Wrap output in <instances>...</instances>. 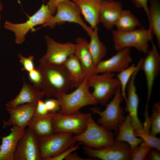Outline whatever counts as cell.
Returning <instances> with one entry per match:
<instances>
[{"label": "cell", "instance_id": "obj_17", "mask_svg": "<svg viewBox=\"0 0 160 160\" xmlns=\"http://www.w3.org/2000/svg\"><path fill=\"white\" fill-rule=\"evenodd\" d=\"M130 48L117 51L116 54L105 60H102L96 66V74L105 72L119 73L129 66L132 61Z\"/></svg>", "mask_w": 160, "mask_h": 160}, {"label": "cell", "instance_id": "obj_6", "mask_svg": "<svg viewBox=\"0 0 160 160\" xmlns=\"http://www.w3.org/2000/svg\"><path fill=\"white\" fill-rule=\"evenodd\" d=\"M114 73L105 72L93 75L87 79L89 87L93 88L91 93L98 103L106 105L114 95L120 83Z\"/></svg>", "mask_w": 160, "mask_h": 160}, {"label": "cell", "instance_id": "obj_29", "mask_svg": "<svg viewBox=\"0 0 160 160\" xmlns=\"http://www.w3.org/2000/svg\"><path fill=\"white\" fill-rule=\"evenodd\" d=\"M137 65L133 64L122 70L117 74V78L120 83V88L121 95L126 101V91L128 82L132 76L137 68Z\"/></svg>", "mask_w": 160, "mask_h": 160}, {"label": "cell", "instance_id": "obj_3", "mask_svg": "<svg viewBox=\"0 0 160 160\" xmlns=\"http://www.w3.org/2000/svg\"><path fill=\"white\" fill-rule=\"evenodd\" d=\"M115 134L96 123L91 115L86 127L81 133L74 136L75 140L84 146L99 149L112 145L115 140Z\"/></svg>", "mask_w": 160, "mask_h": 160}, {"label": "cell", "instance_id": "obj_9", "mask_svg": "<svg viewBox=\"0 0 160 160\" xmlns=\"http://www.w3.org/2000/svg\"><path fill=\"white\" fill-rule=\"evenodd\" d=\"M56 13L49 22L41 28L49 27L54 28L57 25H60L66 22L75 23L79 25L89 36L93 29L84 22L81 16L78 7L70 0H66L59 3L56 7Z\"/></svg>", "mask_w": 160, "mask_h": 160}, {"label": "cell", "instance_id": "obj_33", "mask_svg": "<svg viewBox=\"0 0 160 160\" xmlns=\"http://www.w3.org/2000/svg\"><path fill=\"white\" fill-rule=\"evenodd\" d=\"M18 57L19 61L23 66L22 68V71L28 72L35 68L33 56L31 55L28 57H26L23 56L21 54L19 53L18 54Z\"/></svg>", "mask_w": 160, "mask_h": 160}, {"label": "cell", "instance_id": "obj_25", "mask_svg": "<svg viewBox=\"0 0 160 160\" xmlns=\"http://www.w3.org/2000/svg\"><path fill=\"white\" fill-rule=\"evenodd\" d=\"M63 65L68 75L72 87L77 88L85 79L83 70L79 60L74 54H72Z\"/></svg>", "mask_w": 160, "mask_h": 160}, {"label": "cell", "instance_id": "obj_16", "mask_svg": "<svg viewBox=\"0 0 160 160\" xmlns=\"http://www.w3.org/2000/svg\"><path fill=\"white\" fill-rule=\"evenodd\" d=\"M36 103H25L5 109L10 115L7 121H3L4 127L17 126L25 129L28 126L36 114Z\"/></svg>", "mask_w": 160, "mask_h": 160}, {"label": "cell", "instance_id": "obj_13", "mask_svg": "<svg viewBox=\"0 0 160 160\" xmlns=\"http://www.w3.org/2000/svg\"><path fill=\"white\" fill-rule=\"evenodd\" d=\"M152 48L148 51L147 55L143 58L141 70L144 71L146 77L147 97L146 107H148L154 81L160 71V56L157 47L152 40Z\"/></svg>", "mask_w": 160, "mask_h": 160}, {"label": "cell", "instance_id": "obj_8", "mask_svg": "<svg viewBox=\"0 0 160 160\" xmlns=\"http://www.w3.org/2000/svg\"><path fill=\"white\" fill-rule=\"evenodd\" d=\"M53 16L48 5L43 3L37 11L30 17L26 22L14 23L7 20L4 23V27L14 33L15 43L20 44L24 41L26 35L31 29L37 25H43L47 23L51 20Z\"/></svg>", "mask_w": 160, "mask_h": 160}, {"label": "cell", "instance_id": "obj_10", "mask_svg": "<svg viewBox=\"0 0 160 160\" xmlns=\"http://www.w3.org/2000/svg\"><path fill=\"white\" fill-rule=\"evenodd\" d=\"M73 134L54 133L39 139V146L41 160H49L56 156L77 142Z\"/></svg>", "mask_w": 160, "mask_h": 160}, {"label": "cell", "instance_id": "obj_14", "mask_svg": "<svg viewBox=\"0 0 160 160\" xmlns=\"http://www.w3.org/2000/svg\"><path fill=\"white\" fill-rule=\"evenodd\" d=\"M39 139L28 127L20 139L14 156V160H41Z\"/></svg>", "mask_w": 160, "mask_h": 160}, {"label": "cell", "instance_id": "obj_34", "mask_svg": "<svg viewBox=\"0 0 160 160\" xmlns=\"http://www.w3.org/2000/svg\"><path fill=\"white\" fill-rule=\"evenodd\" d=\"M28 78L33 86L40 89L42 81V76L39 70L37 68L28 72Z\"/></svg>", "mask_w": 160, "mask_h": 160}, {"label": "cell", "instance_id": "obj_24", "mask_svg": "<svg viewBox=\"0 0 160 160\" xmlns=\"http://www.w3.org/2000/svg\"><path fill=\"white\" fill-rule=\"evenodd\" d=\"M28 127L39 139L55 133L49 112L47 115L44 116L36 114Z\"/></svg>", "mask_w": 160, "mask_h": 160}, {"label": "cell", "instance_id": "obj_26", "mask_svg": "<svg viewBox=\"0 0 160 160\" xmlns=\"http://www.w3.org/2000/svg\"><path fill=\"white\" fill-rule=\"evenodd\" d=\"M98 30V26L93 29L92 33L89 36L90 40L88 43L90 54L96 66L105 57L107 53V47L99 39Z\"/></svg>", "mask_w": 160, "mask_h": 160}, {"label": "cell", "instance_id": "obj_15", "mask_svg": "<svg viewBox=\"0 0 160 160\" xmlns=\"http://www.w3.org/2000/svg\"><path fill=\"white\" fill-rule=\"evenodd\" d=\"M142 60L143 58L139 60L137 65V69L131 77L126 89L127 96L125 110L129 113L135 132L141 131L143 128V125L138 117L139 99L137 93L136 87L135 82L137 75L141 70Z\"/></svg>", "mask_w": 160, "mask_h": 160}, {"label": "cell", "instance_id": "obj_22", "mask_svg": "<svg viewBox=\"0 0 160 160\" xmlns=\"http://www.w3.org/2000/svg\"><path fill=\"white\" fill-rule=\"evenodd\" d=\"M80 11L90 26L94 28L100 23L99 12L103 0H72Z\"/></svg>", "mask_w": 160, "mask_h": 160}, {"label": "cell", "instance_id": "obj_35", "mask_svg": "<svg viewBox=\"0 0 160 160\" xmlns=\"http://www.w3.org/2000/svg\"><path fill=\"white\" fill-rule=\"evenodd\" d=\"M79 144H74L69 147L59 155L50 158L49 160H62L65 158L71 153L80 148Z\"/></svg>", "mask_w": 160, "mask_h": 160}, {"label": "cell", "instance_id": "obj_38", "mask_svg": "<svg viewBox=\"0 0 160 160\" xmlns=\"http://www.w3.org/2000/svg\"><path fill=\"white\" fill-rule=\"evenodd\" d=\"M49 113L44 102L41 99L38 100L36 104V114L39 115L44 116L47 115Z\"/></svg>", "mask_w": 160, "mask_h": 160}, {"label": "cell", "instance_id": "obj_40", "mask_svg": "<svg viewBox=\"0 0 160 160\" xmlns=\"http://www.w3.org/2000/svg\"><path fill=\"white\" fill-rule=\"evenodd\" d=\"M65 0H49L47 4L53 15L55 14L56 12L57 5Z\"/></svg>", "mask_w": 160, "mask_h": 160}, {"label": "cell", "instance_id": "obj_1", "mask_svg": "<svg viewBox=\"0 0 160 160\" xmlns=\"http://www.w3.org/2000/svg\"><path fill=\"white\" fill-rule=\"evenodd\" d=\"M37 68L42 76L40 89L49 97L56 98L67 93L72 87L68 75L63 66L39 63Z\"/></svg>", "mask_w": 160, "mask_h": 160}, {"label": "cell", "instance_id": "obj_28", "mask_svg": "<svg viewBox=\"0 0 160 160\" xmlns=\"http://www.w3.org/2000/svg\"><path fill=\"white\" fill-rule=\"evenodd\" d=\"M141 23L139 20L130 10H123L115 25L117 30L121 31H128L140 27Z\"/></svg>", "mask_w": 160, "mask_h": 160}, {"label": "cell", "instance_id": "obj_31", "mask_svg": "<svg viewBox=\"0 0 160 160\" xmlns=\"http://www.w3.org/2000/svg\"><path fill=\"white\" fill-rule=\"evenodd\" d=\"M136 135L141 138L152 148L160 150V139L156 136L152 135L149 133L144 132L142 131L135 132Z\"/></svg>", "mask_w": 160, "mask_h": 160}, {"label": "cell", "instance_id": "obj_4", "mask_svg": "<svg viewBox=\"0 0 160 160\" xmlns=\"http://www.w3.org/2000/svg\"><path fill=\"white\" fill-rule=\"evenodd\" d=\"M85 79L82 84L71 93H62L57 97L60 104L59 112L65 114H71L88 105H96L97 102L89 90Z\"/></svg>", "mask_w": 160, "mask_h": 160}, {"label": "cell", "instance_id": "obj_43", "mask_svg": "<svg viewBox=\"0 0 160 160\" xmlns=\"http://www.w3.org/2000/svg\"><path fill=\"white\" fill-rule=\"evenodd\" d=\"M1 15L0 12V25H1Z\"/></svg>", "mask_w": 160, "mask_h": 160}, {"label": "cell", "instance_id": "obj_23", "mask_svg": "<svg viewBox=\"0 0 160 160\" xmlns=\"http://www.w3.org/2000/svg\"><path fill=\"white\" fill-rule=\"evenodd\" d=\"M116 137V140L129 145L130 153L143 142L141 138L136 135L129 114L125 116L124 120L118 126V134Z\"/></svg>", "mask_w": 160, "mask_h": 160}, {"label": "cell", "instance_id": "obj_41", "mask_svg": "<svg viewBox=\"0 0 160 160\" xmlns=\"http://www.w3.org/2000/svg\"><path fill=\"white\" fill-rule=\"evenodd\" d=\"M89 158H84L80 156L76 153H72L67 156L65 159L66 160H90Z\"/></svg>", "mask_w": 160, "mask_h": 160}, {"label": "cell", "instance_id": "obj_19", "mask_svg": "<svg viewBox=\"0 0 160 160\" xmlns=\"http://www.w3.org/2000/svg\"><path fill=\"white\" fill-rule=\"evenodd\" d=\"M74 55L79 60L83 70L85 79L96 74V65L95 64L88 46V42L85 39L78 37Z\"/></svg>", "mask_w": 160, "mask_h": 160}, {"label": "cell", "instance_id": "obj_5", "mask_svg": "<svg viewBox=\"0 0 160 160\" xmlns=\"http://www.w3.org/2000/svg\"><path fill=\"white\" fill-rule=\"evenodd\" d=\"M111 101L106 105V108L101 111L96 107L89 109L93 113L98 115L100 117L97 123L107 129L113 130L116 136L118 127L125 119L124 111L121 104L124 100L121 92L120 87L117 89Z\"/></svg>", "mask_w": 160, "mask_h": 160}, {"label": "cell", "instance_id": "obj_27", "mask_svg": "<svg viewBox=\"0 0 160 160\" xmlns=\"http://www.w3.org/2000/svg\"><path fill=\"white\" fill-rule=\"evenodd\" d=\"M149 15L148 17L149 28L156 38L157 46L160 48V3L159 0H149Z\"/></svg>", "mask_w": 160, "mask_h": 160}, {"label": "cell", "instance_id": "obj_2", "mask_svg": "<svg viewBox=\"0 0 160 160\" xmlns=\"http://www.w3.org/2000/svg\"><path fill=\"white\" fill-rule=\"evenodd\" d=\"M113 47L116 51L127 47H133L140 52L146 54L149 42L152 40L153 35L150 30L144 26L128 31L112 30Z\"/></svg>", "mask_w": 160, "mask_h": 160}, {"label": "cell", "instance_id": "obj_44", "mask_svg": "<svg viewBox=\"0 0 160 160\" xmlns=\"http://www.w3.org/2000/svg\"><path fill=\"white\" fill-rule=\"evenodd\" d=\"M108 0L112 1V0Z\"/></svg>", "mask_w": 160, "mask_h": 160}, {"label": "cell", "instance_id": "obj_7", "mask_svg": "<svg viewBox=\"0 0 160 160\" xmlns=\"http://www.w3.org/2000/svg\"><path fill=\"white\" fill-rule=\"evenodd\" d=\"M55 133H69L76 135L82 132L85 129L91 114L79 111L70 114L49 112Z\"/></svg>", "mask_w": 160, "mask_h": 160}, {"label": "cell", "instance_id": "obj_11", "mask_svg": "<svg viewBox=\"0 0 160 160\" xmlns=\"http://www.w3.org/2000/svg\"><path fill=\"white\" fill-rule=\"evenodd\" d=\"M44 37L47 51L39 60V63L62 65L71 55L74 54L75 44L70 42L59 43L47 35Z\"/></svg>", "mask_w": 160, "mask_h": 160}, {"label": "cell", "instance_id": "obj_30", "mask_svg": "<svg viewBox=\"0 0 160 160\" xmlns=\"http://www.w3.org/2000/svg\"><path fill=\"white\" fill-rule=\"evenodd\" d=\"M151 127L150 134L156 135L160 133V103L155 102L152 106V114L150 118Z\"/></svg>", "mask_w": 160, "mask_h": 160}, {"label": "cell", "instance_id": "obj_36", "mask_svg": "<svg viewBox=\"0 0 160 160\" xmlns=\"http://www.w3.org/2000/svg\"><path fill=\"white\" fill-rule=\"evenodd\" d=\"M44 102L49 112H56L60 110V104L57 99L47 100Z\"/></svg>", "mask_w": 160, "mask_h": 160}, {"label": "cell", "instance_id": "obj_12", "mask_svg": "<svg viewBox=\"0 0 160 160\" xmlns=\"http://www.w3.org/2000/svg\"><path fill=\"white\" fill-rule=\"evenodd\" d=\"M85 154L90 158L103 160H130V147L127 143L115 140L112 145L96 149L84 146Z\"/></svg>", "mask_w": 160, "mask_h": 160}, {"label": "cell", "instance_id": "obj_42", "mask_svg": "<svg viewBox=\"0 0 160 160\" xmlns=\"http://www.w3.org/2000/svg\"><path fill=\"white\" fill-rule=\"evenodd\" d=\"M3 9V6L2 4L0 1V12H1Z\"/></svg>", "mask_w": 160, "mask_h": 160}, {"label": "cell", "instance_id": "obj_21", "mask_svg": "<svg viewBox=\"0 0 160 160\" xmlns=\"http://www.w3.org/2000/svg\"><path fill=\"white\" fill-rule=\"evenodd\" d=\"M23 78V85L20 91L14 98L5 104L6 107H12L25 103H36L45 95L42 91L27 84L24 76Z\"/></svg>", "mask_w": 160, "mask_h": 160}, {"label": "cell", "instance_id": "obj_20", "mask_svg": "<svg viewBox=\"0 0 160 160\" xmlns=\"http://www.w3.org/2000/svg\"><path fill=\"white\" fill-rule=\"evenodd\" d=\"M25 129L13 126L11 132L5 137H1L0 145V160H14L15 151L20 139Z\"/></svg>", "mask_w": 160, "mask_h": 160}, {"label": "cell", "instance_id": "obj_32", "mask_svg": "<svg viewBox=\"0 0 160 160\" xmlns=\"http://www.w3.org/2000/svg\"><path fill=\"white\" fill-rule=\"evenodd\" d=\"M130 153V160H143L146 159L147 154L152 148L148 144L143 142Z\"/></svg>", "mask_w": 160, "mask_h": 160}, {"label": "cell", "instance_id": "obj_37", "mask_svg": "<svg viewBox=\"0 0 160 160\" xmlns=\"http://www.w3.org/2000/svg\"><path fill=\"white\" fill-rule=\"evenodd\" d=\"M149 0H131V1L136 8H142L145 12L147 17L149 15V7L148 2Z\"/></svg>", "mask_w": 160, "mask_h": 160}, {"label": "cell", "instance_id": "obj_39", "mask_svg": "<svg viewBox=\"0 0 160 160\" xmlns=\"http://www.w3.org/2000/svg\"><path fill=\"white\" fill-rule=\"evenodd\" d=\"M159 151L156 149L151 148L149 151L147 158L149 160H160V153Z\"/></svg>", "mask_w": 160, "mask_h": 160}, {"label": "cell", "instance_id": "obj_18", "mask_svg": "<svg viewBox=\"0 0 160 160\" xmlns=\"http://www.w3.org/2000/svg\"><path fill=\"white\" fill-rule=\"evenodd\" d=\"M119 1L103 0L99 12V22L107 30L112 31L123 10Z\"/></svg>", "mask_w": 160, "mask_h": 160}]
</instances>
